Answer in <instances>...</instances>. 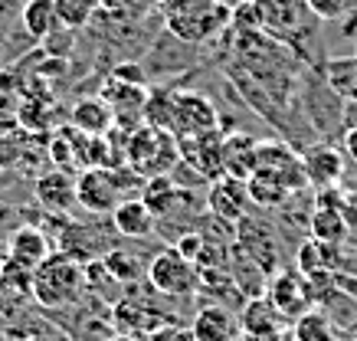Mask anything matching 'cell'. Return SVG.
I'll list each match as a JSON object with an SVG mask.
<instances>
[{"instance_id":"3","label":"cell","mask_w":357,"mask_h":341,"mask_svg":"<svg viewBox=\"0 0 357 341\" xmlns=\"http://www.w3.org/2000/svg\"><path fill=\"white\" fill-rule=\"evenodd\" d=\"M167 30L184 43H204L229 23V10L217 0H167Z\"/></svg>"},{"instance_id":"10","label":"cell","mask_w":357,"mask_h":341,"mask_svg":"<svg viewBox=\"0 0 357 341\" xmlns=\"http://www.w3.org/2000/svg\"><path fill=\"white\" fill-rule=\"evenodd\" d=\"M206 207L223 223H243L249 217V207H252L246 181L233 174H223L220 181H213L206 190Z\"/></svg>"},{"instance_id":"6","label":"cell","mask_w":357,"mask_h":341,"mask_svg":"<svg viewBox=\"0 0 357 341\" xmlns=\"http://www.w3.org/2000/svg\"><path fill=\"white\" fill-rule=\"evenodd\" d=\"M76 197H79V207L96 213V217L112 213L125 200L121 197V184H119L115 167H86V171H79Z\"/></svg>"},{"instance_id":"23","label":"cell","mask_w":357,"mask_h":341,"mask_svg":"<svg viewBox=\"0 0 357 341\" xmlns=\"http://www.w3.org/2000/svg\"><path fill=\"white\" fill-rule=\"evenodd\" d=\"M141 200L154 210V217H158V223H161L164 217H171L174 210H177L181 200H187V194L174 184L171 174H161V177H148V184H144V190H141Z\"/></svg>"},{"instance_id":"14","label":"cell","mask_w":357,"mask_h":341,"mask_svg":"<svg viewBox=\"0 0 357 341\" xmlns=\"http://www.w3.org/2000/svg\"><path fill=\"white\" fill-rule=\"evenodd\" d=\"M302 167L308 177V188L314 190H331L344 181L347 158L337 151L335 144H314L302 154Z\"/></svg>"},{"instance_id":"41","label":"cell","mask_w":357,"mask_h":341,"mask_svg":"<svg viewBox=\"0 0 357 341\" xmlns=\"http://www.w3.org/2000/svg\"><path fill=\"white\" fill-rule=\"evenodd\" d=\"M7 263V240H0V266Z\"/></svg>"},{"instance_id":"18","label":"cell","mask_w":357,"mask_h":341,"mask_svg":"<svg viewBox=\"0 0 357 341\" xmlns=\"http://www.w3.org/2000/svg\"><path fill=\"white\" fill-rule=\"evenodd\" d=\"M50 253H53V243H50V236L40 227H20L7 240V259L26 266L33 273H36V266L43 263Z\"/></svg>"},{"instance_id":"26","label":"cell","mask_w":357,"mask_h":341,"mask_svg":"<svg viewBox=\"0 0 357 341\" xmlns=\"http://www.w3.org/2000/svg\"><path fill=\"white\" fill-rule=\"evenodd\" d=\"M174 112H177V92H148V102H144V121L148 125H158L164 132H174Z\"/></svg>"},{"instance_id":"25","label":"cell","mask_w":357,"mask_h":341,"mask_svg":"<svg viewBox=\"0 0 357 341\" xmlns=\"http://www.w3.org/2000/svg\"><path fill=\"white\" fill-rule=\"evenodd\" d=\"M256 144L249 135L236 132L227 138V174L233 177H243L246 181L252 171H256Z\"/></svg>"},{"instance_id":"30","label":"cell","mask_w":357,"mask_h":341,"mask_svg":"<svg viewBox=\"0 0 357 341\" xmlns=\"http://www.w3.org/2000/svg\"><path fill=\"white\" fill-rule=\"evenodd\" d=\"M102 263L109 266V273L119 279L121 286H128V282H135L141 273H144V266L138 263V256H131V253H125V250H115L112 246L109 253L102 256Z\"/></svg>"},{"instance_id":"36","label":"cell","mask_w":357,"mask_h":341,"mask_svg":"<svg viewBox=\"0 0 357 341\" xmlns=\"http://www.w3.org/2000/svg\"><path fill=\"white\" fill-rule=\"evenodd\" d=\"M102 3V10L112 13V17H128V13H135L141 7L138 0H98Z\"/></svg>"},{"instance_id":"1","label":"cell","mask_w":357,"mask_h":341,"mask_svg":"<svg viewBox=\"0 0 357 341\" xmlns=\"http://www.w3.org/2000/svg\"><path fill=\"white\" fill-rule=\"evenodd\" d=\"M86 289V266L73 259L63 250H53L33 273L30 296L43 308H66L76 305L79 296Z\"/></svg>"},{"instance_id":"2","label":"cell","mask_w":357,"mask_h":341,"mask_svg":"<svg viewBox=\"0 0 357 341\" xmlns=\"http://www.w3.org/2000/svg\"><path fill=\"white\" fill-rule=\"evenodd\" d=\"M181 161V142L174 132H164L158 125L141 121L128 135V167L141 177L171 174Z\"/></svg>"},{"instance_id":"4","label":"cell","mask_w":357,"mask_h":341,"mask_svg":"<svg viewBox=\"0 0 357 341\" xmlns=\"http://www.w3.org/2000/svg\"><path fill=\"white\" fill-rule=\"evenodd\" d=\"M148 282L161 296H194L200 289V269L177 246H167L148 263Z\"/></svg>"},{"instance_id":"24","label":"cell","mask_w":357,"mask_h":341,"mask_svg":"<svg viewBox=\"0 0 357 341\" xmlns=\"http://www.w3.org/2000/svg\"><path fill=\"white\" fill-rule=\"evenodd\" d=\"M20 20H23V30L33 40H40V43H46L56 30H63L59 26V13H56V0H26Z\"/></svg>"},{"instance_id":"40","label":"cell","mask_w":357,"mask_h":341,"mask_svg":"<svg viewBox=\"0 0 357 341\" xmlns=\"http://www.w3.org/2000/svg\"><path fill=\"white\" fill-rule=\"evenodd\" d=\"M109 341H144V338H135V335H112Z\"/></svg>"},{"instance_id":"27","label":"cell","mask_w":357,"mask_h":341,"mask_svg":"<svg viewBox=\"0 0 357 341\" xmlns=\"http://www.w3.org/2000/svg\"><path fill=\"white\" fill-rule=\"evenodd\" d=\"M292 335H295V341H335L331 319H328V312H321V308H312V312H305L302 319H295Z\"/></svg>"},{"instance_id":"31","label":"cell","mask_w":357,"mask_h":341,"mask_svg":"<svg viewBox=\"0 0 357 341\" xmlns=\"http://www.w3.org/2000/svg\"><path fill=\"white\" fill-rule=\"evenodd\" d=\"M23 158V138L17 132H0V171H10Z\"/></svg>"},{"instance_id":"8","label":"cell","mask_w":357,"mask_h":341,"mask_svg":"<svg viewBox=\"0 0 357 341\" xmlns=\"http://www.w3.org/2000/svg\"><path fill=\"white\" fill-rule=\"evenodd\" d=\"M259 13V26L275 40H295L305 33L308 3L305 0H252Z\"/></svg>"},{"instance_id":"37","label":"cell","mask_w":357,"mask_h":341,"mask_svg":"<svg viewBox=\"0 0 357 341\" xmlns=\"http://www.w3.org/2000/svg\"><path fill=\"white\" fill-rule=\"evenodd\" d=\"M341 210L347 217V227L357 233V194H341Z\"/></svg>"},{"instance_id":"35","label":"cell","mask_w":357,"mask_h":341,"mask_svg":"<svg viewBox=\"0 0 357 341\" xmlns=\"http://www.w3.org/2000/svg\"><path fill=\"white\" fill-rule=\"evenodd\" d=\"M148 341H197V338H194V328H184L177 321H164L161 328H154L148 335Z\"/></svg>"},{"instance_id":"28","label":"cell","mask_w":357,"mask_h":341,"mask_svg":"<svg viewBox=\"0 0 357 341\" xmlns=\"http://www.w3.org/2000/svg\"><path fill=\"white\" fill-rule=\"evenodd\" d=\"M98 0H56V13H59V26L63 30H82L92 23L98 13Z\"/></svg>"},{"instance_id":"9","label":"cell","mask_w":357,"mask_h":341,"mask_svg":"<svg viewBox=\"0 0 357 341\" xmlns=\"http://www.w3.org/2000/svg\"><path fill=\"white\" fill-rule=\"evenodd\" d=\"M308 230L318 243H328V246H341L347 240V217L341 210V190H318V200L312 207V217H308Z\"/></svg>"},{"instance_id":"7","label":"cell","mask_w":357,"mask_h":341,"mask_svg":"<svg viewBox=\"0 0 357 341\" xmlns=\"http://www.w3.org/2000/svg\"><path fill=\"white\" fill-rule=\"evenodd\" d=\"M177 142H181V158H187L204 181L213 184V181L227 174V138H223V132L187 135V138H177Z\"/></svg>"},{"instance_id":"5","label":"cell","mask_w":357,"mask_h":341,"mask_svg":"<svg viewBox=\"0 0 357 341\" xmlns=\"http://www.w3.org/2000/svg\"><path fill=\"white\" fill-rule=\"evenodd\" d=\"M266 298H269L275 312H279L285 321L302 319L305 312L318 308L314 302V289L308 282V275L298 273V269H275L266 282Z\"/></svg>"},{"instance_id":"20","label":"cell","mask_w":357,"mask_h":341,"mask_svg":"<svg viewBox=\"0 0 357 341\" xmlns=\"http://www.w3.org/2000/svg\"><path fill=\"white\" fill-rule=\"evenodd\" d=\"M282 321L285 319L275 312V305L266 296H259V298H249L239 325H243V335H249V341H266L275 331H282Z\"/></svg>"},{"instance_id":"16","label":"cell","mask_w":357,"mask_h":341,"mask_svg":"<svg viewBox=\"0 0 357 341\" xmlns=\"http://www.w3.org/2000/svg\"><path fill=\"white\" fill-rule=\"evenodd\" d=\"M236 246L249 259L256 263L272 275V269H279V246H275V236L266 223H256V220H243L236 223Z\"/></svg>"},{"instance_id":"12","label":"cell","mask_w":357,"mask_h":341,"mask_svg":"<svg viewBox=\"0 0 357 341\" xmlns=\"http://www.w3.org/2000/svg\"><path fill=\"white\" fill-rule=\"evenodd\" d=\"M33 194L40 200V207L50 213V217H69L73 210L79 207V197H76V177L69 171H46V174L36 177L33 184Z\"/></svg>"},{"instance_id":"13","label":"cell","mask_w":357,"mask_h":341,"mask_svg":"<svg viewBox=\"0 0 357 341\" xmlns=\"http://www.w3.org/2000/svg\"><path fill=\"white\" fill-rule=\"evenodd\" d=\"M102 99L112 105L115 112V121L121 128H138L144 121V102H148V92H144V82H131V79L112 76Z\"/></svg>"},{"instance_id":"19","label":"cell","mask_w":357,"mask_h":341,"mask_svg":"<svg viewBox=\"0 0 357 341\" xmlns=\"http://www.w3.org/2000/svg\"><path fill=\"white\" fill-rule=\"evenodd\" d=\"M190 328H194L197 341H239V335H243L239 319L229 308H220V305H206L204 312H197Z\"/></svg>"},{"instance_id":"33","label":"cell","mask_w":357,"mask_h":341,"mask_svg":"<svg viewBox=\"0 0 357 341\" xmlns=\"http://www.w3.org/2000/svg\"><path fill=\"white\" fill-rule=\"evenodd\" d=\"M305 3L318 20H337V17H344L351 10V0H305Z\"/></svg>"},{"instance_id":"17","label":"cell","mask_w":357,"mask_h":341,"mask_svg":"<svg viewBox=\"0 0 357 341\" xmlns=\"http://www.w3.org/2000/svg\"><path fill=\"white\" fill-rule=\"evenodd\" d=\"M109 217H112L115 233L128 236V240H144V236H151V233L158 230V217H154V210L148 207L141 197H125L119 207L112 210Z\"/></svg>"},{"instance_id":"21","label":"cell","mask_w":357,"mask_h":341,"mask_svg":"<svg viewBox=\"0 0 357 341\" xmlns=\"http://www.w3.org/2000/svg\"><path fill=\"white\" fill-rule=\"evenodd\" d=\"M246 188H249L252 207H262V210H279L282 204H289V197H292V190L285 188L279 177L269 174V171H259V167L246 177Z\"/></svg>"},{"instance_id":"29","label":"cell","mask_w":357,"mask_h":341,"mask_svg":"<svg viewBox=\"0 0 357 341\" xmlns=\"http://www.w3.org/2000/svg\"><path fill=\"white\" fill-rule=\"evenodd\" d=\"M325 76L337 96L357 99V59H335V63H328Z\"/></svg>"},{"instance_id":"39","label":"cell","mask_w":357,"mask_h":341,"mask_svg":"<svg viewBox=\"0 0 357 341\" xmlns=\"http://www.w3.org/2000/svg\"><path fill=\"white\" fill-rule=\"evenodd\" d=\"M217 3H220V7H227V10L233 13V10H236V7H243V3H249V0H217Z\"/></svg>"},{"instance_id":"22","label":"cell","mask_w":357,"mask_h":341,"mask_svg":"<svg viewBox=\"0 0 357 341\" xmlns=\"http://www.w3.org/2000/svg\"><path fill=\"white\" fill-rule=\"evenodd\" d=\"M73 125L86 135H109L115 128V112L102 96L98 99H82L73 105Z\"/></svg>"},{"instance_id":"32","label":"cell","mask_w":357,"mask_h":341,"mask_svg":"<svg viewBox=\"0 0 357 341\" xmlns=\"http://www.w3.org/2000/svg\"><path fill=\"white\" fill-rule=\"evenodd\" d=\"M26 298H30V296H26L23 289H17L10 279H7V275L0 273V319L13 315V312H17V308L26 302Z\"/></svg>"},{"instance_id":"34","label":"cell","mask_w":357,"mask_h":341,"mask_svg":"<svg viewBox=\"0 0 357 341\" xmlns=\"http://www.w3.org/2000/svg\"><path fill=\"white\" fill-rule=\"evenodd\" d=\"M17 125H20V105L13 96L0 89V132H13Z\"/></svg>"},{"instance_id":"11","label":"cell","mask_w":357,"mask_h":341,"mask_svg":"<svg viewBox=\"0 0 357 341\" xmlns=\"http://www.w3.org/2000/svg\"><path fill=\"white\" fill-rule=\"evenodd\" d=\"M256 167L259 171H269L285 184V188L298 194V190L308 188V177H305L302 158L282 142H259L256 144Z\"/></svg>"},{"instance_id":"38","label":"cell","mask_w":357,"mask_h":341,"mask_svg":"<svg viewBox=\"0 0 357 341\" xmlns=\"http://www.w3.org/2000/svg\"><path fill=\"white\" fill-rule=\"evenodd\" d=\"M344 148H347V158H354V161H357V125H351V128H347Z\"/></svg>"},{"instance_id":"15","label":"cell","mask_w":357,"mask_h":341,"mask_svg":"<svg viewBox=\"0 0 357 341\" xmlns=\"http://www.w3.org/2000/svg\"><path fill=\"white\" fill-rule=\"evenodd\" d=\"M206 132H220V115L210 105V99L197 96V92H177L174 135L187 138V135H206Z\"/></svg>"}]
</instances>
